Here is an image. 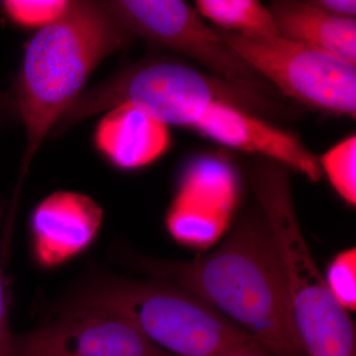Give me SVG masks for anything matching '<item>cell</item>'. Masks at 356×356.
Here are the masks:
<instances>
[{
  "label": "cell",
  "instance_id": "obj_8",
  "mask_svg": "<svg viewBox=\"0 0 356 356\" xmlns=\"http://www.w3.org/2000/svg\"><path fill=\"white\" fill-rule=\"evenodd\" d=\"M11 356H175L111 312L74 303L56 320L14 336Z\"/></svg>",
  "mask_w": 356,
  "mask_h": 356
},
{
  "label": "cell",
  "instance_id": "obj_13",
  "mask_svg": "<svg viewBox=\"0 0 356 356\" xmlns=\"http://www.w3.org/2000/svg\"><path fill=\"white\" fill-rule=\"evenodd\" d=\"M278 35L356 65V20L325 13L312 1L277 0L267 7Z\"/></svg>",
  "mask_w": 356,
  "mask_h": 356
},
{
  "label": "cell",
  "instance_id": "obj_14",
  "mask_svg": "<svg viewBox=\"0 0 356 356\" xmlns=\"http://www.w3.org/2000/svg\"><path fill=\"white\" fill-rule=\"evenodd\" d=\"M195 7L222 31L248 38L280 36L268 8L257 0H198Z\"/></svg>",
  "mask_w": 356,
  "mask_h": 356
},
{
  "label": "cell",
  "instance_id": "obj_7",
  "mask_svg": "<svg viewBox=\"0 0 356 356\" xmlns=\"http://www.w3.org/2000/svg\"><path fill=\"white\" fill-rule=\"evenodd\" d=\"M110 6L133 36L195 60L224 81L264 90L261 77L179 0H115Z\"/></svg>",
  "mask_w": 356,
  "mask_h": 356
},
{
  "label": "cell",
  "instance_id": "obj_20",
  "mask_svg": "<svg viewBox=\"0 0 356 356\" xmlns=\"http://www.w3.org/2000/svg\"><path fill=\"white\" fill-rule=\"evenodd\" d=\"M233 356H271L261 346L255 343Z\"/></svg>",
  "mask_w": 356,
  "mask_h": 356
},
{
  "label": "cell",
  "instance_id": "obj_19",
  "mask_svg": "<svg viewBox=\"0 0 356 356\" xmlns=\"http://www.w3.org/2000/svg\"><path fill=\"white\" fill-rule=\"evenodd\" d=\"M316 6L341 18L355 19L356 2L355 0H311Z\"/></svg>",
  "mask_w": 356,
  "mask_h": 356
},
{
  "label": "cell",
  "instance_id": "obj_15",
  "mask_svg": "<svg viewBox=\"0 0 356 356\" xmlns=\"http://www.w3.org/2000/svg\"><path fill=\"white\" fill-rule=\"evenodd\" d=\"M322 172L325 173L337 193L348 205L356 204V137L337 143L318 159Z\"/></svg>",
  "mask_w": 356,
  "mask_h": 356
},
{
  "label": "cell",
  "instance_id": "obj_17",
  "mask_svg": "<svg viewBox=\"0 0 356 356\" xmlns=\"http://www.w3.org/2000/svg\"><path fill=\"white\" fill-rule=\"evenodd\" d=\"M70 3L64 0H6L1 6L8 17L18 24L44 27L60 18Z\"/></svg>",
  "mask_w": 356,
  "mask_h": 356
},
{
  "label": "cell",
  "instance_id": "obj_3",
  "mask_svg": "<svg viewBox=\"0 0 356 356\" xmlns=\"http://www.w3.org/2000/svg\"><path fill=\"white\" fill-rule=\"evenodd\" d=\"M288 172L266 159L252 168L250 181L282 262L300 343L306 356H356L355 322L327 287L307 245Z\"/></svg>",
  "mask_w": 356,
  "mask_h": 356
},
{
  "label": "cell",
  "instance_id": "obj_2",
  "mask_svg": "<svg viewBox=\"0 0 356 356\" xmlns=\"http://www.w3.org/2000/svg\"><path fill=\"white\" fill-rule=\"evenodd\" d=\"M133 34L109 1H70L65 13L28 44L14 102L26 131L20 182L44 138L83 92L97 65Z\"/></svg>",
  "mask_w": 356,
  "mask_h": 356
},
{
  "label": "cell",
  "instance_id": "obj_5",
  "mask_svg": "<svg viewBox=\"0 0 356 356\" xmlns=\"http://www.w3.org/2000/svg\"><path fill=\"white\" fill-rule=\"evenodd\" d=\"M257 89L209 76L188 65L154 58L131 65L84 91L53 129L54 136L74 124L128 103L165 125L192 127L211 104L227 102L248 110L264 109Z\"/></svg>",
  "mask_w": 356,
  "mask_h": 356
},
{
  "label": "cell",
  "instance_id": "obj_1",
  "mask_svg": "<svg viewBox=\"0 0 356 356\" xmlns=\"http://www.w3.org/2000/svg\"><path fill=\"white\" fill-rule=\"evenodd\" d=\"M140 267L207 302L271 356H306L264 216L243 219L209 254L185 261L140 259Z\"/></svg>",
  "mask_w": 356,
  "mask_h": 356
},
{
  "label": "cell",
  "instance_id": "obj_9",
  "mask_svg": "<svg viewBox=\"0 0 356 356\" xmlns=\"http://www.w3.org/2000/svg\"><path fill=\"white\" fill-rule=\"evenodd\" d=\"M238 200V177L229 163L216 158L196 159L182 175L166 228L182 245L208 247L224 233Z\"/></svg>",
  "mask_w": 356,
  "mask_h": 356
},
{
  "label": "cell",
  "instance_id": "obj_16",
  "mask_svg": "<svg viewBox=\"0 0 356 356\" xmlns=\"http://www.w3.org/2000/svg\"><path fill=\"white\" fill-rule=\"evenodd\" d=\"M327 287L344 310H356V248L341 250L332 259L324 276Z\"/></svg>",
  "mask_w": 356,
  "mask_h": 356
},
{
  "label": "cell",
  "instance_id": "obj_10",
  "mask_svg": "<svg viewBox=\"0 0 356 356\" xmlns=\"http://www.w3.org/2000/svg\"><path fill=\"white\" fill-rule=\"evenodd\" d=\"M102 222V207L88 195L57 191L47 196L29 220L35 266L53 270L81 257L97 240Z\"/></svg>",
  "mask_w": 356,
  "mask_h": 356
},
{
  "label": "cell",
  "instance_id": "obj_12",
  "mask_svg": "<svg viewBox=\"0 0 356 356\" xmlns=\"http://www.w3.org/2000/svg\"><path fill=\"white\" fill-rule=\"evenodd\" d=\"M96 145L122 170L154 163L168 151V125L133 105L124 103L108 110L96 129Z\"/></svg>",
  "mask_w": 356,
  "mask_h": 356
},
{
  "label": "cell",
  "instance_id": "obj_4",
  "mask_svg": "<svg viewBox=\"0 0 356 356\" xmlns=\"http://www.w3.org/2000/svg\"><path fill=\"white\" fill-rule=\"evenodd\" d=\"M72 302L121 316L175 356H233L257 343L207 302L165 281L96 276Z\"/></svg>",
  "mask_w": 356,
  "mask_h": 356
},
{
  "label": "cell",
  "instance_id": "obj_11",
  "mask_svg": "<svg viewBox=\"0 0 356 356\" xmlns=\"http://www.w3.org/2000/svg\"><path fill=\"white\" fill-rule=\"evenodd\" d=\"M191 128L238 151L261 154L303 175L312 182L322 177L318 159L296 137L227 102L211 104Z\"/></svg>",
  "mask_w": 356,
  "mask_h": 356
},
{
  "label": "cell",
  "instance_id": "obj_6",
  "mask_svg": "<svg viewBox=\"0 0 356 356\" xmlns=\"http://www.w3.org/2000/svg\"><path fill=\"white\" fill-rule=\"evenodd\" d=\"M261 79L310 108L355 118L356 65L281 36L248 38L215 28Z\"/></svg>",
  "mask_w": 356,
  "mask_h": 356
},
{
  "label": "cell",
  "instance_id": "obj_18",
  "mask_svg": "<svg viewBox=\"0 0 356 356\" xmlns=\"http://www.w3.org/2000/svg\"><path fill=\"white\" fill-rule=\"evenodd\" d=\"M6 203L0 201V232L6 216ZM10 297L2 267L1 250H0V356H11L13 353L14 334L11 332Z\"/></svg>",
  "mask_w": 356,
  "mask_h": 356
}]
</instances>
